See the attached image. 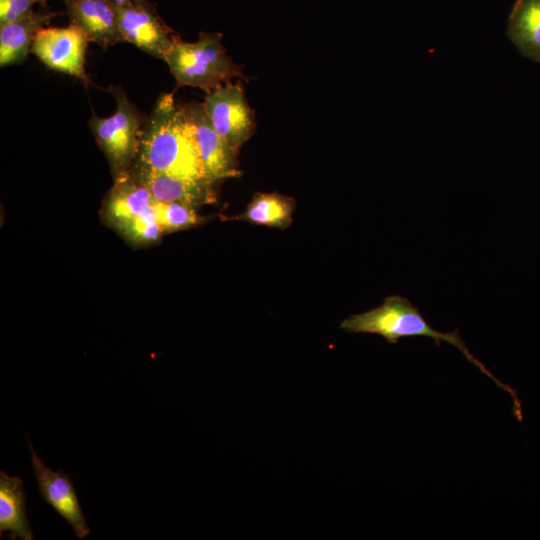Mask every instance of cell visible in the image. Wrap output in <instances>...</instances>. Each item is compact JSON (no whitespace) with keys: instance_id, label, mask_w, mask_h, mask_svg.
Segmentation results:
<instances>
[{"instance_id":"16","label":"cell","mask_w":540,"mask_h":540,"mask_svg":"<svg viewBox=\"0 0 540 540\" xmlns=\"http://www.w3.org/2000/svg\"><path fill=\"white\" fill-rule=\"evenodd\" d=\"M295 208L296 202L292 197L278 192H257L248 203L245 212L226 217L224 220L244 221L284 230L291 225Z\"/></svg>"},{"instance_id":"19","label":"cell","mask_w":540,"mask_h":540,"mask_svg":"<svg viewBox=\"0 0 540 540\" xmlns=\"http://www.w3.org/2000/svg\"><path fill=\"white\" fill-rule=\"evenodd\" d=\"M34 4V0H0V25L31 15Z\"/></svg>"},{"instance_id":"15","label":"cell","mask_w":540,"mask_h":540,"mask_svg":"<svg viewBox=\"0 0 540 540\" xmlns=\"http://www.w3.org/2000/svg\"><path fill=\"white\" fill-rule=\"evenodd\" d=\"M507 35L525 57L540 62V0H517Z\"/></svg>"},{"instance_id":"12","label":"cell","mask_w":540,"mask_h":540,"mask_svg":"<svg viewBox=\"0 0 540 540\" xmlns=\"http://www.w3.org/2000/svg\"><path fill=\"white\" fill-rule=\"evenodd\" d=\"M155 200L149 190L133 178L130 172L114 179L108 192L102 216L113 229L149 210Z\"/></svg>"},{"instance_id":"21","label":"cell","mask_w":540,"mask_h":540,"mask_svg":"<svg viewBox=\"0 0 540 540\" xmlns=\"http://www.w3.org/2000/svg\"><path fill=\"white\" fill-rule=\"evenodd\" d=\"M34 1H35V3H38V4H40L41 6H45V5H46V2H47L48 0H34Z\"/></svg>"},{"instance_id":"8","label":"cell","mask_w":540,"mask_h":540,"mask_svg":"<svg viewBox=\"0 0 540 540\" xmlns=\"http://www.w3.org/2000/svg\"><path fill=\"white\" fill-rule=\"evenodd\" d=\"M181 105L193 125L200 156L210 180L219 183L241 176L238 154L214 129L203 103L192 101Z\"/></svg>"},{"instance_id":"10","label":"cell","mask_w":540,"mask_h":540,"mask_svg":"<svg viewBox=\"0 0 540 540\" xmlns=\"http://www.w3.org/2000/svg\"><path fill=\"white\" fill-rule=\"evenodd\" d=\"M129 172L158 202L180 203L198 209L217 201V183L155 173L136 166H132Z\"/></svg>"},{"instance_id":"18","label":"cell","mask_w":540,"mask_h":540,"mask_svg":"<svg viewBox=\"0 0 540 540\" xmlns=\"http://www.w3.org/2000/svg\"><path fill=\"white\" fill-rule=\"evenodd\" d=\"M153 206L165 233L187 230L213 218L212 216H202L196 208L180 203L155 201Z\"/></svg>"},{"instance_id":"4","label":"cell","mask_w":540,"mask_h":540,"mask_svg":"<svg viewBox=\"0 0 540 540\" xmlns=\"http://www.w3.org/2000/svg\"><path fill=\"white\" fill-rule=\"evenodd\" d=\"M108 91L116 102L114 113L106 118L92 113L88 126L104 153L114 179L128 173L137 157L144 130L142 116L121 86Z\"/></svg>"},{"instance_id":"7","label":"cell","mask_w":540,"mask_h":540,"mask_svg":"<svg viewBox=\"0 0 540 540\" xmlns=\"http://www.w3.org/2000/svg\"><path fill=\"white\" fill-rule=\"evenodd\" d=\"M115 9L122 42L163 60L175 33L161 19L156 5L148 0H132L115 5Z\"/></svg>"},{"instance_id":"17","label":"cell","mask_w":540,"mask_h":540,"mask_svg":"<svg viewBox=\"0 0 540 540\" xmlns=\"http://www.w3.org/2000/svg\"><path fill=\"white\" fill-rule=\"evenodd\" d=\"M116 231L130 245L137 247L153 245L165 234V231L157 218L154 206L143 214L118 227Z\"/></svg>"},{"instance_id":"11","label":"cell","mask_w":540,"mask_h":540,"mask_svg":"<svg viewBox=\"0 0 540 540\" xmlns=\"http://www.w3.org/2000/svg\"><path fill=\"white\" fill-rule=\"evenodd\" d=\"M71 23L103 49L122 42L115 5L109 0H63Z\"/></svg>"},{"instance_id":"5","label":"cell","mask_w":540,"mask_h":540,"mask_svg":"<svg viewBox=\"0 0 540 540\" xmlns=\"http://www.w3.org/2000/svg\"><path fill=\"white\" fill-rule=\"evenodd\" d=\"M204 109L217 133L238 154L256 131L255 112L241 83L228 82L206 93Z\"/></svg>"},{"instance_id":"2","label":"cell","mask_w":540,"mask_h":540,"mask_svg":"<svg viewBox=\"0 0 540 540\" xmlns=\"http://www.w3.org/2000/svg\"><path fill=\"white\" fill-rule=\"evenodd\" d=\"M340 328L349 333L380 335L390 344H396L404 337L422 336L432 338L438 346L442 341L455 346L470 363L511 396L513 413L518 421H522L521 401L516 391L501 382L470 352L460 336L459 329L456 328L452 332L434 329L407 298L399 295L388 296L380 306L344 319L340 323Z\"/></svg>"},{"instance_id":"20","label":"cell","mask_w":540,"mask_h":540,"mask_svg":"<svg viewBox=\"0 0 540 540\" xmlns=\"http://www.w3.org/2000/svg\"><path fill=\"white\" fill-rule=\"evenodd\" d=\"M109 1L112 2L114 5H124L126 3L131 2L132 0H109Z\"/></svg>"},{"instance_id":"1","label":"cell","mask_w":540,"mask_h":540,"mask_svg":"<svg viewBox=\"0 0 540 540\" xmlns=\"http://www.w3.org/2000/svg\"><path fill=\"white\" fill-rule=\"evenodd\" d=\"M132 166L180 178L210 181L200 156L193 125L173 93L156 101ZM215 183V182H213Z\"/></svg>"},{"instance_id":"9","label":"cell","mask_w":540,"mask_h":540,"mask_svg":"<svg viewBox=\"0 0 540 540\" xmlns=\"http://www.w3.org/2000/svg\"><path fill=\"white\" fill-rule=\"evenodd\" d=\"M28 446L33 473L42 499L72 527L79 539H84L90 533V528L71 477L63 470L52 471L35 452L29 440Z\"/></svg>"},{"instance_id":"3","label":"cell","mask_w":540,"mask_h":540,"mask_svg":"<svg viewBox=\"0 0 540 540\" xmlns=\"http://www.w3.org/2000/svg\"><path fill=\"white\" fill-rule=\"evenodd\" d=\"M163 60L178 86L199 88L206 93L234 78L248 81L244 66L227 54L219 32H200L196 42H186L174 34Z\"/></svg>"},{"instance_id":"13","label":"cell","mask_w":540,"mask_h":540,"mask_svg":"<svg viewBox=\"0 0 540 540\" xmlns=\"http://www.w3.org/2000/svg\"><path fill=\"white\" fill-rule=\"evenodd\" d=\"M57 15L44 9L34 11L18 21L0 25V66L22 63L31 51L36 34Z\"/></svg>"},{"instance_id":"6","label":"cell","mask_w":540,"mask_h":540,"mask_svg":"<svg viewBox=\"0 0 540 540\" xmlns=\"http://www.w3.org/2000/svg\"><path fill=\"white\" fill-rule=\"evenodd\" d=\"M86 33L74 23L65 27H44L35 36L31 52L49 69L88 82L85 70Z\"/></svg>"},{"instance_id":"14","label":"cell","mask_w":540,"mask_h":540,"mask_svg":"<svg viewBox=\"0 0 540 540\" xmlns=\"http://www.w3.org/2000/svg\"><path fill=\"white\" fill-rule=\"evenodd\" d=\"M8 531L10 539L33 540L27 518L26 494L20 477L0 471V537Z\"/></svg>"}]
</instances>
